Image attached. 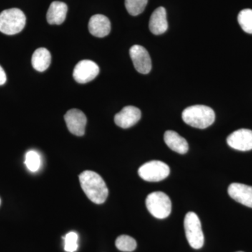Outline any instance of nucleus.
Here are the masks:
<instances>
[{"mask_svg":"<svg viewBox=\"0 0 252 252\" xmlns=\"http://www.w3.org/2000/svg\"><path fill=\"white\" fill-rule=\"evenodd\" d=\"M81 187L93 203L102 204L107 200L109 190L103 179L96 172L86 170L79 175Z\"/></svg>","mask_w":252,"mask_h":252,"instance_id":"1","label":"nucleus"},{"mask_svg":"<svg viewBox=\"0 0 252 252\" xmlns=\"http://www.w3.org/2000/svg\"><path fill=\"white\" fill-rule=\"evenodd\" d=\"M182 119L189 126L205 129L215 122V114L213 109L207 106L193 105L183 111Z\"/></svg>","mask_w":252,"mask_h":252,"instance_id":"2","label":"nucleus"},{"mask_svg":"<svg viewBox=\"0 0 252 252\" xmlns=\"http://www.w3.org/2000/svg\"><path fill=\"white\" fill-rule=\"evenodd\" d=\"M26 23V15L21 9H6L0 14V32L7 35H14L22 31Z\"/></svg>","mask_w":252,"mask_h":252,"instance_id":"3","label":"nucleus"},{"mask_svg":"<svg viewBox=\"0 0 252 252\" xmlns=\"http://www.w3.org/2000/svg\"><path fill=\"white\" fill-rule=\"evenodd\" d=\"M149 212L157 219H165L171 213L172 203L168 195L161 191L149 194L146 199Z\"/></svg>","mask_w":252,"mask_h":252,"instance_id":"4","label":"nucleus"},{"mask_svg":"<svg viewBox=\"0 0 252 252\" xmlns=\"http://www.w3.org/2000/svg\"><path fill=\"white\" fill-rule=\"evenodd\" d=\"M185 229L186 236L190 246L195 250L203 248L205 239L201 223L196 214L193 212L187 214L185 218Z\"/></svg>","mask_w":252,"mask_h":252,"instance_id":"5","label":"nucleus"},{"mask_svg":"<svg viewBox=\"0 0 252 252\" xmlns=\"http://www.w3.org/2000/svg\"><path fill=\"white\" fill-rule=\"evenodd\" d=\"M170 167L160 160L146 162L139 168L138 174L142 180L157 182L165 180L170 175Z\"/></svg>","mask_w":252,"mask_h":252,"instance_id":"6","label":"nucleus"},{"mask_svg":"<svg viewBox=\"0 0 252 252\" xmlns=\"http://www.w3.org/2000/svg\"><path fill=\"white\" fill-rule=\"evenodd\" d=\"M99 68L94 61L84 60L76 64L73 77L79 84H86L94 80L98 75Z\"/></svg>","mask_w":252,"mask_h":252,"instance_id":"7","label":"nucleus"},{"mask_svg":"<svg viewBox=\"0 0 252 252\" xmlns=\"http://www.w3.org/2000/svg\"><path fill=\"white\" fill-rule=\"evenodd\" d=\"M130 56L134 67L142 74H149L152 70V60L148 51L143 46L134 45L130 48Z\"/></svg>","mask_w":252,"mask_h":252,"instance_id":"8","label":"nucleus"},{"mask_svg":"<svg viewBox=\"0 0 252 252\" xmlns=\"http://www.w3.org/2000/svg\"><path fill=\"white\" fill-rule=\"evenodd\" d=\"M64 118L71 133L77 136L84 135L87 118L84 112L77 109H70L66 113Z\"/></svg>","mask_w":252,"mask_h":252,"instance_id":"9","label":"nucleus"},{"mask_svg":"<svg viewBox=\"0 0 252 252\" xmlns=\"http://www.w3.org/2000/svg\"><path fill=\"white\" fill-rule=\"evenodd\" d=\"M227 143L231 148L246 152L252 149V130L240 129L227 137Z\"/></svg>","mask_w":252,"mask_h":252,"instance_id":"10","label":"nucleus"},{"mask_svg":"<svg viewBox=\"0 0 252 252\" xmlns=\"http://www.w3.org/2000/svg\"><path fill=\"white\" fill-rule=\"evenodd\" d=\"M141 119V111L133 106H127L114 117V122L119 127L129 128Z\"/></svg>","mask_w":252,"mask_h":252,"instance_id":"11","label":"nucleus"},{"mask_svg":"<svg viewBox=\"0 0 252 252\" xmlns=\"http://www.w3.org/2000/svg\"><path fill=\"white\" fill-rule=\"evenodd\" d=\"M230 198L239 203L252 208V187L240 183H233L228 187Z\"/></svg>","mask_w":252,"mask_h":252,"instance_id":"12","label":"nucleus"},{"mask_svg":"<svg viewBox=\"0 0 252 252\" xmlns=\"http://www.w3.org/2000/svg\"><path fill=\"white\" fill-rule=\"evenodd\" d=\"M89 31L92 35L102 38L108 35L111 31L110 21L107 16L96 14L91 18L89 23Z\"/></svg>","mask_w":252,"mask_h":252,"instance_id":"13","label":"nucleus"},{"mask_svg":"<svg viewBox=\"0 0 252 252\" xmlns=\"http://www.w3.org/2000/svg\"><path fill=\"white\" fill-rule=\"evenodd\" d=\"M168 23L167 21L166 10L165 8H157L152 14L149 21V30L156 35H160L167 31Z\"/></svg>","mask_w":252,"mask_h":252,"instance_id":"14","label":"nucleus"},{"mask_svg":"<svg viewBox=\"0 0 252 252\" xmlns=\"http://www.w3.org/2000/svg\"><path fill=\"white\" fill-rule=\"evenodd\" d=\"M67 6L62 1H54L50 5L46 19L50 25H61L65 20Z\"/></svg>","mask_w":252,"mask_h":252,"instance_id":"15","label":"nucleus"},{"mask_svg":"<svg viewBox=\"0 0 252 252\" xmlns=\"http://www.w3.org/2000/svg\"><path fill=\"white\" fill-rule=\"evenodd\" d=\"M164 141L169 148L177 153L185 154L189 151L187 141L175 131H166L164 134Z\"/></svg>","mask_w":252,"mask_h":252,"instance_id":"16","label":"nucleus"},{"mask_svg":"<svg viewBox=\"0 0 252 252\" xmlns=\"http://www.w3.org/2000/svg\"><path fill=\"white\" fill-rule=\"evenodd\" d=\"M51 54L45 48H39L34 51L32 57V64L38 72H44L51 64Z\"/></svg>","mask_w":252,"mask_h":252,"instance_id":"17","label":"nucleus"},{"mask_svg":"<svg viewBox=\"0 0 252 252\" xmlns=\"http://www.w3.org/2000/svg\"><path fill=\"white\" fill-rule=\"evenodd\" d=\"M116 247L122 252H130L137 248L135 240L128 235H122L118 237L116 240Z\"/></svg>","mask_w":252,"mask_h":252,"instance_id":"18","label":"nucleus"},{"mask_svg":"<svg viewBox=\"0 0 252 252\" xmlns=\"http://www.w3.org/2000/svg\"><path fill=\"white\" fill-rule=\"evenodd\" d=\"M148 0H125V6L131 16H138L145 9Z\"/></svg>","mask_w":252,"mask_h":252,"instance_id":"19","label":"nucleus"},{"mask_svg":"<svg viewBox=\"0 0 252 252\" xmlns=\"http://www.w3.org/2000/svg\"><path fill=\"white\" fill-rule=\"evenodd\" d=\"M238 21L240 27L245 32L252 34V9L242 10L239 13Z\"/></svg>","mask_w":252,"mask_h":252,"instance_id":"20","label":"nucleus"},{"mask_svg":"<svg viewBox=\"0 0 252 252\" xmlns=\"http://www.w3.org/2000/svg\"><path fill=\"white\" fill-rule=\"evenodd\" d=\"M25 164L30 171L32 172L38 171L41 165L40 156L35 151H29L26 154Z\"/></svg>","mask_w":252,"mask_h":252,"instance_id":"21","label":"nucleus"},{"mask_svg":"<svg viewBox=\"0 0 252 252\" xmlns=\"http://www.w3.org/2000/svg\"><path fill=\"white\" fill-rule=\"evenodd\" d=\"M64 240V250L67 252H75L78 249V236L75 232H69L63 238Z\"/></svg>","mask_w":252,"mask_h":252,"instance_id":"22","label":"nucleus"},{"mask_svg":"<svg viewBox=\"0 0 252 252\" xmlns=\"http://www.w3.org/2000/svg\"><path fill=\"white\" fill-rule=\"evenodd\" d=\"M6 81V75L4 69L0 65V86L4 85Z\"/></svg>","mask_w":252,"mask_h":252,"instance_id":"23","label":"nucleus"},{"mask_svg":"<svg viewBox=\"0 0 252 252\" xmlns=\"http://www.w3.org/2000/svg\"><path fill=\"white\" fill-rule=\"evenodd\" d=\"M0 205H1V199H0Z\"/></svg>","mask_w":252,"mask_h":252,"instance_id":"24","label":"nucleus"},{"mask_svg":"<svg viewBox=\"0 0 252 252\" xmlns=\"http://www.w3.org/2000/svg\"></svg>","mask_w":252,"mask_h":252,"instance_id":"25","label":"nucleus"}]
</instances>
